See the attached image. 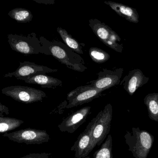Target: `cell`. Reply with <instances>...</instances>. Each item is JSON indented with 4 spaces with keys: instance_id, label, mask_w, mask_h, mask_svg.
<instances>
[{
    "instance_id": "9",
    "label": "cell",
    "mask_w": 158,
    "mask_h": 158,
    "mask_svg": "<svg viewBox=\"0 0 158 158\" xmlns=\"http://www.w3.org/2000/svg\"><path fill=\"white\" fill-rule=\"evenodd\" d=\"M123 69L118 68L114 70L102 69L98 73L96 80L90 81L87 84L92 87L104 91L112 87L118 85L121 82Z\"/></svg>"
},
{
    "instance_id": "18",
    "label": "cell",
    "mask_w": 158,
    "mask_h": 158,
    "mask_svg": "<svg viewBox=\"0 0 158 158\" xmlns=\"http://www.w3.org/2000/svg\"><path fill=\"white\" fill-rule=\"evenodd\" d=\"M24 121L13 117L0 116V133L5 134L19 127Z\"/></svg>"
},
{
    "instance_id": "17",
    "label": "cell",
    "mask_w": 158,
    "mask_h": 158,
    "mask_svg": "<svg viewBox=\"0 0 158 158\" xmlns=\"http://www.w3.org/2000/svg\"><path fill=\"white\" fill-rule=\"evenodd\" d=\"M57 32L61 37L65 45L72 49L75 52L78 54H83V48L82 44H80L77 40H76L71 35L68 34L65 29H63L60 27H58Z\"/></svg>"
},
{
    "instance_id": "8",
    "label": "cell",
    "mask_w": 158,
    "mask_h": 158,
    "mask_svg": "<svg viewBox=\"0 0 158 158\" xmlns=\"http://www.w3.org/2000/svg\"><path fill=\"white\" fill-rule=\"evenodd\" d=\"M103 90L97 89L89 85L81 86L68 93L67 109H71L92 101L101 96Z\"/></svg>"
},
{
    "instance_id": "19",
    "label": "cell",
    "mask_w": 158,
    "mask_h": 158,
    "mask_svg": "<svg viewBox=\"0 0 158 158\" xmlns=\"http://www.w3.org/2000/svg\"><path fill=\"white\" fill-rule=\"evenodd\" d=\"M11 18L20 23H28L32 21L33 15L29 10L24 8H15L8 13Z\"/></svg>"
},
{
    "instance_id": "15",
    "label": "cell",
    "mask_w": 158,
    "mask_h": 158,
    "mask_svg": "<svg viewBox=\"0 0 158 158\" xmlns=\"http://www.w3.org/2000/svg\"><path fill=\"white\" fill-rule=\"evenodd\" d=\"M104 3L110 6L118 15L131 23H138L139 15L137 10L132 7L112 1H105Z\"/></svg>"
},
{
    "instance_id": "13",
    "label": "cell",
    "mask_w": 158,
    "mask_h": 158,
    "mask_svg": "<svg viewBox=\"0 0 158 158\" xmlns=\"http://www.w3.org/2000/svg\"><path fill=\"white\" fill-rule=\"evenodd\" d=\"M91 137L90 130L87 126L85 131L81 133L75 141L71 150L75 152L76 158H85L89 153Z\"/></svg>"
},
{
    "instance_id": "2",
    "label": "cell",
    "mask_w": 158,
    "mask_h": 158,
    "mask_svg": "<svg viewBox=\"0 0 158 158\" xmlns=\"http://www.w3.org/2000/svg\"><path fill=\"white\" fill-rule=\"evenodd\" d=\"M112 115V106L109 103L88 125L91 137L89 153L96 146H100L103 143L110 133Z\"/></svg>"
},
{
    "instance_id": "7",
    "label": "cell",
    "mask_w": 158,
    "mask_h": 158,
    "mask_svg": "<svg viewBox=\"0 0 158 158\" xmlns=\"http://www.w3.org/2000/svg\"><path fill=\"white\" fill-rule=\"evenodd\" d=\"M3 136L10 140L19 143L27 145L41 144L49 141L50 135L46 130H39L35 128H27L15 132L6 133Z\"/></svg>"
},
{
    "instance_id": "5",
    "label": "cell",
    "mask_w": 158,
    "mask_h": 158,
    "mask_svg": "<svg viewBox=\"0 0 158 158\" xmlns=\"http://www.w3.org/2000/svg\"><path fill=\"white\" fill-rule=\"evenodd\" d=\"M89 22V27L102 42L117 52H122L123 45L118 43L121 39L116 32L98 19H91Z\"/></svg>"
},
{
    "instance_id": "20",
    "label": "cell",
    "mask_w": 158,
    "mask_h": 158,
    "mask_svg": "<svg viewBox=\"0 0 158 158\" xmlns=\"http://www.w3.org/2000/svg\"><path fill=\"white\" fill-rule=\"evenodd\" d=\"M94 158H113L112 138L109 135L101 148L94 154Z\"/></svg>"
},
{
    "instance_id": "22",
    "label": "cell",
    "mask_w": 158,
    "mask_h": 158,
    "mask_svg": "<svg viewBox=\"0 0 158 158\" xmlns=\"http://www.w3.org/2000/svg\"><path fill=\"white\" fill-rule=\"evenodd\" d=\"M51 155V153H46V152L30 153V154H27L23 157L19 158H51L50 157Z\"/></svg>"
},
{
    "instance_id": "6",
    "label": "cell",
    "mask_w": 158,
    "mask_h": 158,
    "mask_svg": "<svg viewBox=\"0 0 158 158\" xmlns=\"http://www.w3.org/2000/svg\"><path fill=\"white\" fill-rule=\"evenodd\" d=\"M2 92L15 100L26 104L42 101L47 97L45 92L40 89L21 85L7 87L2 89Z\"/></svg>"
},
{
    "instance_id": "12",
    "label": "cell",
    "mask_w": 158,
    "mask_h": 158,
    "mask_svg": "<svg viewBox=\"0 0 158 158\" xmlns=\"http://www.w3.org/2000/svg\"><path fill=\"white\" fill-rule=\"evenodd\" d=\"M149 80V78L145 76L140 69H134L124 77L120 84L129 95L133 96L138 89L147 84Z\"/></svg>"
},
{
    "instance_id": "3",
    "label": "cell",
    "mask_w": 158,
    "mask_h": 158,
    "mask_svg": "<svg viewBox=\"0 0 158 158\" xmlns=\"http://www.w3.org/2000/svg\"><path fill=\"white\" fill-rule=\"evenodd\" d=\"M125 142L135 158H147L154 143V137L146 130L133 127L124 135Z\"/></svg>"
},
{
    "instance_id": "1",
    "label": "cell",
    "mask_w": 158,
    "mask_h": 158,
    "mask_svg": "<svg viewBox=\"0 0 158 158\" xmlns=\"http://www.w3.org/2000/svg\"><path fill=\"white\" fill-rule=\"evenodd\" d=\"M42 46L52 55L69 69L79 72H84L87 68L83 58L67 45L58 41H49L45 37L40 38Z\"/></svg>"
},
{
    "instance_id": "24",
    "label": "cell",
    "mask_w": 158,
    "mask_h": 158,
    "mask_svg": "<svg viewBox=\"0 0 158 158\" xmlns=\"http://www.w3.org/2000/svg\"><path fill=\"white\" fill-rule=\"evenodd\" d=\"M36 2H38V3H45L46 4H53L55 3L54 1L53 0H46V1H36V0H34Z\"/></svg>"
},
{
    "instance_id": "11",
    "label": "cell",
    "mask_w": 158,
    "mask_h": 158,
    "mask_svg": "<svg viewBox=\"0 0 158 158\" xmlns=\"http://www.w3.org/2000/svg\"><path fill=\"white\" fill-rule=\"evenodd\" d=\"M57 69H53L43 65H38L35 63L25 61L20 62V66L16 71L9 73L4 76L5 78L15 77L16 79L37 74H45L48 73L58 72Z\"/></svg>"
},
{
    "instance_id": "16",
    "label": "cell",
    "mask_w": 158,
    "mask_h": 158,
    "mask_svg": "<svg viewBox=\"0 0 158 158\" xmlns=\"http://www.w3.org/2000/svg\"><path fill=\"white\" fill-rule=\"evenodd\" d=\"M144 102L148 109L149 117L158 122V93L148 94L144 98Z\"/></svg>"
},
{
    "instance_id": "23",
    "label": "cell",
    "mask_w": 158,
    "mask_h": 158,
    "mask_svg": "<svg viewBox=\"0 0 158 158\" xmlns=\"http://www.w3.org/2000/svg\"><path fill=\"white\" fill-rule=\"evenodd\" d=\"M0 111H1V115H2V113H5L6 114H9V110L8 107L5 105H2L1 103H0Z\"/></svg>"
},
{
    "instance_id": "4",
    "label": "cell",
    "mask_w": 158,
    "mask_h": 158,
    "mask_svg": "<svg viewBox=\"0 0 158 158\" xmlns=\"http://www.w3.org/2000/svg\"><path fill=\"white\" fill-rule=\"evenodd\" d=\"M8 40L12 50L22 54L31 55L42 53L50 55L48 51L42 46L40 40L37 37L35 33L27 36L9 34Z\"/></svg>"
},
{
    "instance_id": "10",
    "label": "cell",
    "mask_w": 158,
    "mask_h": 158,
    "mask_svg": "<svg viewBox=\"0 0 158 158\" xmlns=\"http://www.w3.org/2000/svg\"><path fill=\"white\" fill-rule=\"evenodd\" d=\"M91 107H83L71 114L63 120L58 126L59 130L62 132L70 134L74 133L80 126L86 122L90 112Z\"/></svg>"
},
{
    "instance_id": "21",
    "label": "cell",
    "mask_w": 158,
    "mask_h": 158,
    "mask_svg": "<svg viewBox=\"0 0 158 158\" xmlns=\"http://www.w3.org/2000/svg\"><path fill=\"white\" fill-rule=\"evenodd\" d=\"M89 54L93 61L98 64H102L108 61L110 59V54L98 48H90Z\"/></svg>"
},
{
    "instance_id": "14",
    "label": "cell",
    "mask_w": 158,
    "mask_h": 158,
    "mask_svg": "<svg viewBox=\"0 0 158 158\" xmlns=\"http://www.w3.org/2000/svg\"><path fill=\"white\" fill-rule=\"evenodd\" d=\"M17 79L23 80L28 84L40 85L42 88L55 89L57 86L62 85V81L45 74L35 75Z\"/></svg>"
}]
</instances>
